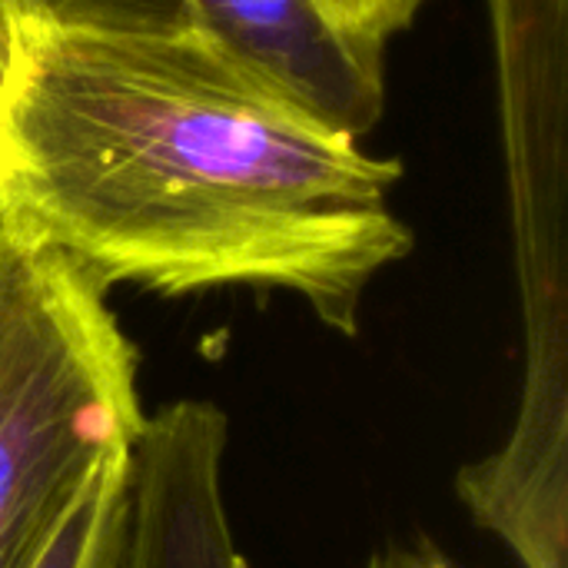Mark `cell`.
<instances>
[{"label":"cell","instance_id":"obj_6","mask_svg":"<svg viewBox=\"0 0 568 568\" xmlns=\"http://www.w3.org/2000/svg\"><path fill=\"white\" fill-rule=\"evenodd\" d=\"M17 30L23 23H47L63 30L103 33H193V0H7Z\"/></svg>","mask_w":568,"mask_h":568},{"label":"cell","instance_id":"obj_9","mask_svg":"<svg viewBox=\"0 0 568 568\" xmlns=\"http://www.w3.org/2000/svg\"><path fill=\"white\" fill-rule=\"evenodd\" d=\"M13 43H17V23L10 17V7L7 0H0V80L10 67V57H13Z\"/></svg>","mask_w":568,"mask_h":568},{"label":"cell","instance_id":"obj_5","mask_svg":"<svg viewBox=\"0 0 568 568\" xmlns=\"http://www.w3.org/2000/svg\"><path fill=\"white\" fill-rule=\"evenodd\" d=\"M130 453L113 456L97 473L37 568H123L130 526Z\"/></svg>","mask_w":568,"mask_h":568},{"label":"cell","instance_id":"obj_4","mask_svg":"<svg viewBox=\"0 0 568 568\" xmlns=\"http://www.w3.org/2000/svg\"><path fill=\"white\" fill-rule=\"evenodd\" d=\"M200 33L323 123L363 136L386 106L383 47L336 27L313 0H193Z\"/></svg>","mask_w":568,"mask_h":568},{"label":"cell","instance_id":"obj_8","mask_svg":"<svg viewBox=\"0 0 568 568\" xmlns=\"http://www.w3.org/2000/svg\"><path fill=\"white\" fill-rule=\"evenodd\" d=\"M366 568H459L443 549H436L433 542H416V546H403L393 542L379 552L369 556Z\"/></svg>","mask_w":568,"mask_h":568},{"label":"cell","instance_id":"obj_2","mask_svg":"<svg viewBox=\"0 0 568 568\" xmlns=\"http://www.w3.org/2000/svg\"><path fill=\"white\" fill-rule=\"evenodd\" d=\"M106 286L0 230V568H37L146 413Z\"/></svg>","mask_w":568,"mask_h":568},{"label":"cell","instance_id":"obj_3","mask_svg":"<svg viewBox=\"0 0 568 568\" xmlns=\"http://www.w3.org/2000/svg\"><path fill=\"white\" fill-rule=\"evenodd\" d=\"M226 413L180 399L146 413L130 453L123 568H250L223 496Z\"/></svg>","mask_w":568,"mask_h":568},{"label":"cell","instance_id":"obj_1","mask_svg":"<svg viewBox=\"0 0 568 568\" xmlns=\"http://www.w3.org/2000/svg\"><path fill=\"white\" fill-rule=\"evenodd\" d=\"M399 176L200 30L23 23L0 80V230L106 290H283L356 336Z\"/></svg>","mask_w":568,"mask_h":568},{"label":"cell","instance_id":"obj_7","mask_svg":"<svg viewBox=\"0 0 568 568\" xmlns=\"http://www.w3.org/2000/svg\"><path fill=\"white\" fill-rule=\"evenodd\" d=\"M336 27L386 47V40L406 30L423 0H313Z\"/></svg>","mask_w":568,"mask_h":568}]
</instances>
